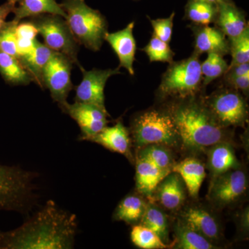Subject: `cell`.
<instances>
[{"label":"cell","mask_w":249,"mask_h":249,"mask_svg":"<svg viewBox=\"0 0 249 249\" xmlns=\"http://www.w3.org/2000/svg\"><path fill=\"white\" fill-rule=\"evenodd\" d=\"M77 232L76 214L49 200L20 227L0 232V249H71Z\"/></svg>","instance_id":"6da1fadb"},{"label":"cell","mask_w":249,"mask_h":249,"mask_svg":"<svg viewBox=\"0 0 249 249\" xmlns=\"http://www.w3.org/2000/svg\"><path fill=\"white\" fill-rule=\"evenodd\" d=\"M171 115L186 150L200 152L230 139L229 129L214 119L205 104L203 92L184 99L171 100L165 105Z\"/></svg>","instance_id":"7a4b0ae2"},{"label":"cell","mask_w":249,"mask_h":249,"mask_svg":"<svg viewBox=\"0 0 249 249\" xmlns=\"http://www.w3.org/2000/svg\"><path fill=\"white\" fill-rule=\"evenodd\" d=\"M37 177L18 165L0 164V211L29 213L39 198L34 183Z\"/></svg>","instance_id":"3957f363"},{"label":"cell","mask_w":249,"mask_h":249,"mask_svg":"<svg viewBox=\"0 0 249 249\" xmlns=\"http://www.w3.org/2000/svg\"><path fill=\"white\" fill-rule=\"evenodd\" d=\"M66 20L80 45L92 52H98L108 33L107 19L98 10L93 9L85 0H62Z\"/></svg>","instance_id":"277c9868"},{"label":"cell","mask_w":249,"mask_h":249,"mask_svg":"<svg viewBox=\"0 0 249 249\" xmlns=\"http://www.w3.org/2000/svg\"><path fill=\"white\" fill-rule=\"evenodd\" d=\"M199 56L193 53L189 58L170 63L157 91L159 97L171 101L202 93L204 89Z\"/></svg>","instance_id":"5b68a950"},{"label":"cell","mask_w":249,"mask_h":249,"mask_svg":"<svg viewBox=\"0 0 249 249\" xmlns=\"http://www.w3.org/2000/svg\"><path fill=\"white\" fill-rule=\"evenodd\" d=\"M131 132L139 148L150 144L169 147L180 144L176 127L165 106L150 108L136 115L131 123Z\"/></svg>","instance_id":"8992f818"},{"label":"cell","mask_w":249,"mask_h":249,"mask_svg":"<svg viewBox=\"0 0 249 249\" xmlns=\"http://www.w3.org/2000/svg\"><path fill=\"white\" fill-rule=\"evenodd\" d=\"M29 22L43 37L46 46L54 52L67 55L74 65L81 66L78 60L80 44L65 18L58 15L42 14L30 18Z\"/></svg>","instance_id":"52a82bcc"},{"label":"cell","mask_w":249,"mask_h":249,"mask_svg":"<svg viewBox=\"0 0 249 249\" xmlns=\"http://www.w3.org/2000/svg\"><path fill=\"white\" fill-rule=\"evenodd\" d=\"M204 101L214 119L223 127H244L248 121L247 98L237 90L222 87L209 96H204Z\"/></svg>","instance_id":"ba28073f"},{"label":"cell","mask_w":249,"mask_h":249,"mask_svg":"<svg viewBox=\"0 0 249 249\" xmlns=\"http://www.w3.org/2000/svg\"><path fill=\"white\" fill-rule=\"evenodd\" d=\"M248 188V175L240 166L212 178L208 198L216 207L224 209L242 200Z\"/></svg>","instance_id":"9c48e42d"},{"label":"cell","mask_w":249,"mask_h":249,"mask_svg":"<svg viewBox=\"0 0 249 249\" xmlns=\"http://www.w3.org/2000/svg\"><path fill=\"white\" fill-rule=\"evenodd\" d=\"M74 65L64 54L54 52L42 73V89L50 91L54 102L58 107L67 103L70 91L73 89L71 80V70Z\"/></svg>","instance_id":"30bf717a"},{"label":"cell","mask_w":249,"mask_h":249,"mask_svg":"<svg viewBox=\"0 0 249 249\" xmlns=\"http://www.w3.org/2000/svg\"><path fill=\"white\" fill-rule=\"evenodd\" d=\"M62 112L73 119L80 129L78 140L84 142L101 132L107 125L109 116L107 110H103L97 106L88 103L76 102L70 104L67 102L59 107Z\"/></svg>","instance_id":"8fae6325"},{"label":"cell","mask_w":249,"mask_h":249,"mask_svg":"<svg viewBox=\"0 0 249 249\" xmlns=\"http://www.w3.org/2000/svg\"><path fill=\"white\" fill-rule=\"evenodd\" d=\"M79 68L83 73V80L76 87L75 101L93 105L103 110H107L105 106V87L110 77L121 73L120 68L93 69L90 71H87L82 66Z\"/></svg>","instance_id":"7c38bea8"},{"label":"cell","mask_w":249,"mask_h":249,"mask_svg":"<svg viewBox=\"0 0 249 249\" xmlns=\"http://www.w3.org/2000/svg\"><path fill=\"white\" fill-rule=\"evenodd\" d=\"M178 219L219 247L218 244L223 238L222 225L215 214L207 208L197 205L187 206L181 211Z\"/></svg>","instance_id":"4fadbf2b"},{"label":"cell","mask_w":249,"mask_h":249,"mask_svg":"<svg viewBox=\"0 0 249 249\" xmlns=\"http://www.w3.org/2000/svg\"><path fill=\"white\" fill-rule=\"evenodd\" d=\"M134 22L129 23L127 27L115 33L108 32L105 41H107L119 60V68L124 67L131 76H134L133 63L137 52V42L133 36Z\"/></svg>","instance_id":"5bb4252c"},{"label":"cell","mask_w":249,"mask_h":249,"mask_svg":"<svg viewBox=\"0 0 249 249\" xmlns=\"http://www.w3.org/2000/svg\"><path fill=\"white\" fill-rule=\"evenodd\" d=\"M85 142L102 145L111 152L124 156L129 160L133 159L131 152L132 142L128 129L120 120L117 121L116 124L111 127L106 126L101 132L87 139Z\"/></svg>","instance_id":"9a60e30c"},{"label":"cell","mask_w":249,"mask_h":249,"mask_svg":"<svg viewBox=\"0 0 249 249\" xmlns=\"http://www.w3.org/2000/svg\"><path fill=\"white\" fill-rule=\"evenodd\" d=\"M153 196L165 209L177 211L186 199V186L180 175L172 171L159 183Z\"/></svg>","instance_id":"2e32d148"},{"label":"cell","mask_w":249,"mask_h":249,"mask_svg":"<svg viewBox=\"0 0 249 249\" xmlns=\"http://www.w3.org/2000/svg\"><path fill=\"white\" fill-rule=\"evenodd\" d=\"M195 37L194 53H215L224 56L229 54V40L217 28L209 25H191Z\"/></svg>","instance_id":"e0dca14e"},{"label":"cell","mask_w":249,"mask_h":249,"mask_svg":"<svg viewBox=\"0 0 249 249\" xmlns=\"http://www.w3.org/2000/svg\"><path fill=\"white\" fill-rule=\"evenodd\" d=\"M214 24L228 40L240 35L249 25L245 11L237 7L232 0H227L217 5Z\"/></svg>","instance_id":"ac0fdd59"},{"label":"cell","mask_w":249,"mask_h":249,"mask_svg":"<svg viewBox=\"0 0 249 249\" xmlns=\"http://www.w3.org/2000/svg\"><path fill=\"white\" fill-rule=\"evenodd\" d=\"M208 149V166L212 178L241 166L230 142H219Z\"/></svg>","instance_id":"d6986e66"},{"label":"cell","mask_w":249,"mask_h":249,"mask_svg":"<svg viewBox=\"0 0 249 249\" xmlns=\"http://www.w3.org/2000/svg\"><path fill=\"white\" fill-rule=\"evenodd\" d=\"M172 171L180 175L190 196L193 198H197L206 175L202 162L192 157L185 159L178 163H175Z\"/></svg>","instance_id":"ffe728a7"},{"label":"cell","mask_w":249,"mask_h":249,"mask_svg":"<svg viewBox=\"0 0 249 249\" xmlns=\"http://www.w3.org/2000/svg\"><path fill=\"white\" fill-rule=\"evenodd\" d=\"M54 52H55L36 38L32 48L27 53L19 55L18 58L24 68L34 78V83L39 85L41 88L42 71Z\"/></svg>","instance_id":"44dd1931"},{"label":"cell","mask_w":249,"mask_h":249,"mask_svg":"<svg viewBox=\"0 0 249 249\" xmlns=\"http://www.w3.org/2000/svg\"><path fill=\"white\" fill-rule=\"evenodd\" d=\"M170 172L157 168L147 160L137 157L136 161V186L139 193L152 197L159 183Z\"/></svg>","instance_id":"7402d4cb"},{"label":"cell","mask_w":249,"mask_h":249,"mask_svg":"<svg viewBox=\"0 0 249 249\" xmlns=\"http://www.w3.org/2000/svg\"><path fill=\"white\" fill-rule=\"evenodd\" d=\"M14 10V20L20 22L24 18L42 14L58 15L66 19L67 14L55 0H20Z\"/></svg>","instance_id":"603a6c76"},{"label":"cell","mask_w":249,"mask_h":249,"mask_svg":"<svg viewBox=\"0 0 249 249\" xmlns=\"http://www.w3.org/2000/svg\"><path fill=\"white\" fill-rule=\"evenodd\" d=\"M0 74L7 84L12 86L28 85L34 78L24 68L19 59L0 50Z\"/></svg>","instance_id":"cb8c5ba5"},{"label":"cell","mask_w":249,"mask_h":249,"mask_svg":"<svg viewBox=\"0 0 249 249\" xmlns=\"http://www.w3.org/2000/svg\"><path fill=\"white\" fill-rule=\"evenodd\" d=\"M173 248L178 249H216L220 247L211 243L199 232L178 219L175 224Z\"/></svg>","instance_id":"d4e9b609"},{"label":"cell","mask_w":249,"mask_h":249,"mask_svg":"<svg viewBox=\"0 0 249 249\" xmlns=\"http://www.w3.org/2000/svg\"><path fill=\"white\" fill-rule=\"evenodd\" d=\"M147 203L142 197L136 195L124 196L118 204L113 214V219L128 224L140 222Z\"/></svg>","instance_id":"484cf974"},{"label":"cell","mask_w":249,"mask_h":249,"mask_svg":"<svg viewBox=\"0 0 249 249\" xmlns=\"http://www.w3.org/2000/svg\"><path fill=\"white\" fill-rule=\"evenodd\" d=\"M140 224L150 229L165 244L168 245L170 238L168 217L158 206L152 203H147L145 211L140 220Z\"/></svg>","instance_id":"4316f807"},{"label":"cell","mask_w":249,"mask_h":249,"mask_svg":"<svg viewBox=\"0 0 249 249\" xmlns=\"http://www.w3.org/2000/svg\"><path fill=\"white\" fill-rule=\"evenodd\" d=\"M137 157L143 159L157 168L167 172H172L175 164L170 147L160 144H150L142 147Z\"/></svg>","instance_id":"83f0119b"},{"label":"cell","mask_w":249,"mask_h":249,"mask_svg":"<svg viewBox=\"0 0 249 249\" xmlns=\"http://www.w3.org/2000/svg\"><path fill=\"white\" fill-rule=\"evenodd\" d=\"M217 14V5L196 0H188L185 6L183 19L198 25H209L214 23Z\"/></svg>","instance_id":"f1b7e54d"},{"label":"cell","mask_w":249,"mask_h":249,"mask_svg":"<svg viewBox=\"0 0 249 249\" xmlns=\"http://www.w3.org/2000/svg\"><path fill=\"white\" fill-rule=\"evenodd\" d=\"M229 65L224 56L215 53H208V57L201 63L202 86L204 89L213 80L224 76Z\"/></svg>","instance_id":"f546056e"},{"label":"cell","mask_w":249,"mask_h":249,"mask_svg":"<svg viewBox=\"0 0 249 249\" xmlns=\"http://www.w3.org/2000/svg\"><path fill=\"white\" fill-rule=\"evenodd\" d=\"M131 240L136 247L143 249H163L168 248L155 232L142 224L134 225L130 234Z\"/></svg>","instance_id":"4dcf8cb0"},{"label":"cell","mask_w":249,"mask_h":249,"mask_svg":"<svg viewBox=\"0 0 249 249\" xmlns=\"http://www.w3.org/2000/svg\"><path fill=\"white\" fill-rule=\"evenodd\" d=\"M229 53L232 56L230 65L248 63L249 62V26L243 32L234 38L229 40Z\"/></svg>","instance_id":"1f68e13d"},{"label":"cell","mask_w":249,"mask_h":249,"mask_svg":"<svg viewBox=\"0 0 249 249\" xmlns=\"http://www.w3.org/2000/svg\"><path fill=\"white\" fill-rule=\"evenodd\" d=\"M141 50L147 54L151 62H163L170 64L173 62L175 53L170 48L169 44L163 42L153 34L148 44Z\"/></svg>","instance_id":"d6a6232c"},{"label":"cell","mask_w":249,"mask_h":249,"mask_svg":"<svg viewBox=\"0 0 249 249\" xmlns=\"http://www.w3.org/2000/svg\"><path fill=\"white\" fill-rule=\"evenodd\" d=\"M19 22L14 19L6 22L0 29V50L18 58L17 27Z\"/></svg>","instance_id":"836d02e7"},{"label":"cell","mask_w":249,"mask_h":249,"mask_svg":"<svg viewBox=\"0 0 249 249\" xmlns=\"http://www.w3.org/2000/svg\"><path fill=\"white\" fill-rule=\"evenodd\" d=\"M153 27V35L169 44L173 34V21L175 17V13L173 12L170 17L160 18V19H152L147 16Z\"/></svg>","instance_id":"e575fe53"},{"label":"cell","mask_w":249,"mask_h":249,"mask_svg":"<svg viewBox=\"0 0 249 249\" xmlns=\"http://www.w3.org/2000/svg\"><path fill=\"white\" fill-rule=\"evenodd\" d=\"M224 81L225 83V86L237 90L246 98L249 97V73L231 79L224 80Z\"/></svg>","instance_id":"d590c367"},{"label":"cell","mask_w":249,"mask_h":249,"mask_svg":"<svg viewBox=\"0 0 249 249\" xmlns=\"http://www.w3.org/2000/svg\"><path fill=\"white\" fill-rule=\"evenodd\" d=\"M249 73V63L229 65L227 72L224 74V80L231 79Z\"/></svg>","instance_id":"8d00e7d4"},{"label":"cell","mask_w":249,"mask_h":249,"mask_svg":"<svg viewBox=\"0 0 249 249\" xmlns=\"http://www.w3.org/2000/svg\"><path fill=\"white\" fill-rule=\"evenodd\" d=\"M16 5L6 1L4 4L0 6V29L6 23V18L11 13L14 12Z\"/></svg>","instance_id":"74e56055"},{"label":"cell","mask_w":249,"mask_h":249,"mask_svg":"<svg viewBox=\"0 0 249 249\" xmlns=\"http://www.w3.org/2000/svg\"><path fill=\"white\" fill-rule=\"evenodd\" d=\"M239 226L240 231L242 233L245 234V236H248L249 230V207L246 208L240 215L239 219Z\"/></svg>","instance_id":"f35d334b"},{"label":"cell","mask_w":249,"mask_h":249,"mask_svg":"<svg viewBox=\"0 0 249 249\" xmlns=\"http://www.w3.org/2000/svg\"><path fill=\"white\" fill-rule=\"evenodd\" d=\"M196 1H202V2L209 3V4L218 5L223 1H227V0H196Z\"/></svg>","instance_id":"ab89813d"},{"label":"cell","mask_w":249,"mask_h":249,"mask_svg":"<svg viewBox=\"0 0 249 249\" xmlns=\"http://www.w3.org/2000/svg\"><path fill=\"white\" fill-rule=\"evenodd\" d=\"M9 2L13 3V4L17 5L18 3L19 2L20 0H7Z\"/></svg>","instance_id":"60d3db41"}]
</instances>
